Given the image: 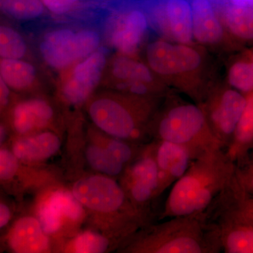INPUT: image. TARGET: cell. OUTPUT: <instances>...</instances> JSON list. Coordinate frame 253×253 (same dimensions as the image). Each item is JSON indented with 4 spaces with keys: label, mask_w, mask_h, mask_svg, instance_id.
I'll list each match as a JSON object with an SVG mask.
<instances>
[{
    "label": "cell",
    "mask_w": 253,
    "mask_h": 253,
    "mask_svg": "<svg viewBox=\"0 0 253 253\" xmlns=\"http://www.w3.org/2000/svg\"><path fill=\"white\" fill-rule=\"evenodd\" d=\"M235 171V164L222 148L199 155L173 184L158 221L206 212L229 185Z\"/></svg>",
    "instance_id": "1"
},
{
    "label": "cell",
    "mask_w": 253,
    "mask_h": 253,
    "mask_svg": "<svg viewBox=\"0 0 253 253\" xmlns=\"http://www.w3.org/2000/svg\"><path fill=\"white\" fill-rule=\"evenodd\" d=\"M118 251L134 253H218L217 230L207 212L168 218L141 226Z\"/></svg>",
    "instance_id": "2"
},
{
    "label": "cell",
    "mask_w": 253,
    "mask_h": 253,
    "mask_svg": "<svg viewBox=\"0 0 253 253\" xmlns=\"http://www.w3.org/2000/svg\"><path fill=\"white\" fill-rule=\"evenodd\" d=\"M159 99L123 92L101 93L88 100L86 111L101 132L146 144L151 141L150 126L159 109Z\"/></svg>",
    "instance_id": "3"
},
{
    "label": "cell",
    "mask_w": 253,
    "mask_h": 253,
    "mask_svg": "<svg viewBox=\"0 0 253 253\" xmlns=\"http://www.w3.org/2000/svg\"><path fill=\"white\" fill-rule=\"evenodd\" d=\"M72 194L99 214L106 234L125 241L145 226L117 179L99 173L83 176L73 184Z\"/></svg>",
    "instance_id": "4"
},
{
    "label": "cell",
    "mask_w": 253,
    "mask_h": 253,
    "mask_svg": "<svg viewBox=\"0 0 253 253\" xmlns=\"http://www.w3.org/2000/svg\"><path fill=\"white\" fill-rule=\"evenodd\" d=\"M150 137L184 146L195 158L208 150L222 148L208 126L204 111L190 103L158 109L150 126Z\"/></svg>",
    "instance_id": "5"
},
{
    "label": "cell",
    "mask_w": 253,
    "mask_h": 253,
    "mask_svg": "<svg viewBox=\"0 0 253 253\" xmlns=\"http://www.w3.org/2000/svg\"><path fill=\"white\" fill-rule=\"evenodd\" d=\"M120 184L145 225L152 221L158 194V174L151 141L145 145L137 158L126 166Z\"/></svg>",
    "instance_id": "6"
},
{
    "label": "cell",
    "mask_w": 253,
    "mask_h": 253,
    "mask_svg": "<svg viewBox=\"0 0 253 253\" xmlns=\"http://www.w3.org/2000/svg\"><path fill=\"white\" fill-rule=\"evenodd\" d=\"M101 38L92 30L59 28L46 33L40 42L44 62L56 70L67 69L99 48Z\"/></svg>",
    "instance_id": "7"
},
{
    "label": "cell",
    "mask_w": 253,
    "mask_h": 253,
    "mask_svg": "<svg viewBox=\"0 0 253 253\" xmlns=\"http://www.w3.org/2000/svg\"><path fill=\"white\" fill-rule=\"evenodd\" d=\"M246 104V96L234 89H227L211 94L204 103L198 104L202 109L211 131L225 149Z\"/></svg>",
    "instance_id": "8"
},
{
    "label": "cell",
    "mask_w": 253,
    "mask_h": 253,
    "mask_svg": "<svg viewBox=\"0 0 253 253\" xmlns=\"http://www.w3.org/2000/svg\"><path fill=\"white\" fill-rule=\"evenodd\" d=\"M107 64V56L104 49L99 48L71 66L61 83L63 99L72 106L87 102L99 85Z\"/></svg>",
    "instance_id": "9"
},
{
    "label": "cell",
    "mask_w": 253,
    "mask_h": 253,
    "mask_svg": "<svg viewBox=\"0 0 253 253\" xmlns=\"http://www.w3.org/2000/svg\"><path fill=\"white\" fill-rule=\"evenodd\" d=\"M146 56L151 71L164 76L191 72L202 62L201 54L194 48L165 41H156L148 44Z\"/></svg>",
    "instance_id": "10"
},
{
    "label": "cell",
    "mask_w": 253,
    "mask_h": 253,
    "mask_svg": "<svg viewBox=\"0 0 253 253\" xmlns=\"http://www.w3.org/2000/svg\"><path fill=\"white\" fill-rule=\"evenodd\" d=\"M54 118V109L46 100L16 99L6 110L2 122L10 136H25L42 131Z\"/></svg>",
    "instance_id": "11"
},
{
    "label": "cell",
    "mask_w": 253,
    "mask_h": 253,
    "mask_svg": "<svg viewBox=\"0 0 253 253\" xmlns=\"http://www.w3.org/2000/svg\"><path fill=\"white\" fill-rule=\"evenodd\" d=\"M111 72L118 81L123 93L144 97H160V89L154 85V72L149 66L121 54L113 61Z\"/></svg>",
    "instance_id": "12"
},
{
    "label": "cell",
    "mask_w": 253,
    "mask_h": 253,
    "mask_svg": "<svg viewBox=\"0 0 253 253\" xmlns=\"http://www.w3.org/2000/svg\"><path fill=\"white\" fill-rule=\"evenodd\" d=\"M158 174V196L180 179L195 159L190 150L169 141L151 140Z\"/></svg>",
    "instance_id": "13"
},
{
    "label": "cell",
    "mask_w": 253,
    "mask_h": 253,
    "mask_svg": "<svg viewBox=\"0 0 253 253\" xmlns=\"http://www.w3.org/2000/svg\"><path fill=\"white\" fill-rule=\"evenodd\" d=\"M3 249L14 253H45L49 251L47 234L38 218L23 215L12 221L0 237Z\"/></svg>",
    "instance_id": "14"
},
{
    "label": "cell",
    "mask_w": 253,
    "mask_h": 253,
    "mask_svg": "<svg viewBox=\"0 0 253 253\" xmlns=\"http://www.w3.org/2000/svg\"><path fill=\"white\" fill-rule=\"evenodd\" d=\"M6 146L23 165L43 162L53 157L61 146L59 136L51 131H40L25 136H10Z\"/></svg>",
    "instance_id": "15"
},
{
    "label": "cell",
    "mask_w": 253,
    "mask_h": 253,
    "mask_svg": "<svg viewBox=\"0 0 253 253\" xmlns=\"http://www.w3.org/2000/svg\"><path fill=\"white\" fill-rule=\"evenodd\" d=\"M149 26L145 13L139 9L129 11L118 18L111 32L112 45L118 52L126 56L135 54Z\"/></svg>",
    "instance_id": "16"
},
{
    "label": "cell",
    "mask_w": 253,
    "mask_h": 253,
    "mask_svg": "<svg viewBox=\"0 0 253 253\" xmlns=\"http://www.w3.org/2000/svg\"><path fill=\"white\" fill-rule=\"evenodd\" d=\"M194 40L204 44L219 42L224 29L211 0H191Z\"/></svg>",
    "instance_id": "17"
},
{
    "label": "cell",
    "mask_w": 253,
    "mask_h": 253,
    "mask_svg": "<svg viewBox=\"0 0 253 253\" xmlns=\"http://www.w3.org/2000/svg\"><path fill=\"white\" fill-rule=\"evenodd\" d=\"M164 20L169 34L178 43L188 44L194 40L193 16L189 0H163Z\"/></svg>",
    "instance_id": "18"
},
{
    "label": "cell",
    "mask_w": 253,
    "mask_h": 253,
    "mask_svg": "<svg viewBox=\"0 0 253 253\" xmlns=\"http://www.w3.org/2000/svg\"><path fill=\"white\" fill-rule=\"evenodd\" d=\"M226 154L238 167L244 162L253 150V91L246 96V104Z\"/></svg>",
    "instance_id": "19"
},
{
    "label": "cell",
    "mask_w": 253,
    "mask_h": 253,
    "mask_svg": "<svg viewBox=\"0 0 253 253\" xmlns=\"http://www.w3.org/2000/svg\"><path fill=\"white\" fill-rule=\"evenodd\" d=\"M0 74L14 93L31 90L37 80L36 67L26 59H0Z\"/></svg>",
    "instance_id": "20"
},
{
    "label": "cell",
    "mask_w": 253,
    "mask_h": 253,
    "mask_svg": "<svg viewBox=\"0 0 253 253\" xmlns=\"http://www.w3.org/2000/svg\"><path fill=\"white\" fill-rule=\"evenodd\" d=\"M23 163L13 154L6 144L0 148V187L8 194L19 191L25 177Z\"/></svg>",
    "instance_id": "21"
},
{
    "label": "cell",
    "mask_w": 253,
    "mask_h": 253,
    "mask_svg": "<svg viewBox=\"0 0 253 253\" xmlns=\"http://www.w3.org/2000/svg\"><path fill=\"white\" fill-rule=\"evenodd\" d=\"M63 208L62 190L46 196L38 208V220L47 235L59 232L66 220Z\"/></svg>",
    "instance_id": "22"
},
{
    "label": "cell",
    "mask_w": 253,
    "mask_h": 253,
    "mask_svg": "<svg viewBox=\"0 0 253 253\" xmlns=\"http://www.w3.org/2000/svg\"><path fill=\"white\" fill-rule=\"evenodd\" d=\"M85 158L89 166L96 172L115 179L121 177L126 168L104 146L96 142L86 146Z\"/></svg>",
    "instance_id": "23"
},
{
    "label": "cell",
    "mask_w": 253,
    "mask_h": 253,
    "mask_svg": "<svg viewBox=\"0 0 253 253\" xmlns=\"http://www.w3.org/2000/svg\"><path fill=\"white\" fill-rule=\"evenodd\" d=\"M223 17L231 34L240 39L253 40V8L229 4L224 8Z\"/></svg>",
    "instance_id": "24"
},
{
    "label": "cell",
    "mask_w": 253,
    "mask_h": 253,
    "mask_svg": "<svg viewBox=\"0 0 253 253\" xmlns=\"http://www.w3.org/2000/svg\"><path fill=\"white\" fill-rule=\"evenodd\" d=\"M123 241L109 234L86 231L79 234L68 246L70 252L102 253L119 248Z\"/></svg>",
    "instance_id": "25"
},
{
    "label": "cell",
    "mask_w": 253,
    "mask_h": 253,
    "mask_svg": "<svg viewBox=\"0 0 253 253\" xmlns=\"http://www.w3.org/2000/svg\"><path fill=\"white\" fill-rule=\"evenodd\" d=\"M28 44L17 28L0 21V59H26Z\"/></svg>",
    "instance_id": "26"
},
{
    "label": "cell",
    "mask_w": 253,
    "mask_h": 253,
    "mask_svg": "<svg viewBox=\"0 0 253 253\" xmlns=\"http://www.w3.org/2000/svg\"><path fill=\"white\" fill-rule=\"evenodd\" d=\"M41 0H0V14L18 21L36 19L42 15Z\"/></svg>",
    "instance_id": "27"
},
{
    "label": "cell",
    "mask_w": 253,
    "mask_h": 253,
    "mask_svg": "<svg viewBox=\"0 0 253 253\" xmlns=\"http://www.w3.org/2000/svg\"><path fill=\"white\" fill-rule=\"evenodd\" d=\"M228 81L233 89L241 93L253 91V61H239L231 66Z\"/></svg>",
    "instance_id": "28"
},
{
    "label": "cell",
    "mask_w": 253,
    "mask_h": 253,
    "mask_svg": "<svg viewBox=\"0 0 253 253\" xmlns=\"http://www.w3.org/2000/svg\"><path fill=\"white\" fill-rule=\"evenodd\" d=\"M7 192L0 187V237L14 221L15 206Z\"/></svg>",
    "instance_id": "29"
},
{
    "label": "cell",
    "mask_w": 253,
    "mask_h": 253,
    "mask_svg": "<svg viewBox=\"0 0 253 253\" xmlns=\"http://www.w3.org/2000/svg\"><path fill=\"white\" fill-rule=\"evenodd\" d=\"M234 180L241 189L253 192V156L236 167Z\"/></svg>",
    "instance_id": "30"
},
{
    "label": "cell",
    "mask_w": 253,
    "mask_h": 253,
    "mask_svg": "<svg viewBox=\"0 0 253 253\" xmlns=\"http://www.w3.org/2000/svg\"><path fill=\"white\" fill-rule=\"evenodd\" d=\"M44 7L55 14H63L72 9L78 0H41Z\"/></svg>",
    "instance_id": "31"
},
{
    "label": "cell",
    "mask_w": 253,
    "mask_h": 253,
    "mask_svg": "<svg viewBox=\"0 0 253 253\" xmlns=\"http://www.w3.org/2000/svg\"><path fill=\"white\" fill-rule=\"evenodd\" d=\"M15 97L14 92L6 85L1 74H0V119L4 116L5 111L14 102Z\"/></svg>",
    "instance_id": "32"
},
{
    "label": "cell",
    "mask_w": 253,
    "mask_h": 253,
    "mask_svg": "<svg viewBox=\"0 0 253 253\" xmlns=\"http://www.w3.org/2000/svg\"><path fill=\"white\" fill-rule=\"evenodd\" d=\"M10 137L9 131L2 121H0V148L7 143Z\"/></svg>",
    "instance_id": "33"
},
{
    "label": "cell",
    "mask_w": 253,
    "mask_h": 253,
    "mask_svg": "<svg viewBox=\"0 0 253 253\" xmlns=\"http://www.w3.org/2000/svg\"><path fill=\"white\" fill-rule=\"evenodd\" d=\"M229 4L253 8V0H229Z\"/></svg>",
    "instance_id": "34"
},
{
    "label": "cell",
    "mask_w": 253,
    "mask_h": 253,
    "mask_svg": "<svg viewBox=\"0 0 253 253\" xmlns=\"http://www.w3.org/2000/svg\"><path fill=\"white\" fill-rule=\"evenodd\" d=\"M3 251H4V249H3L2 246H1V242H0V253L2 252Z\"/></svg>",
    "instance_id": "35"
},
{
    "label": "cell",
    "mask_w": 253,
    "mask_h": 253,
    "mask_svg": "<svg viewBox=\"0 0 253 253\" xmlns=\"http://www.w3.org/2000/svg\"><path fill=\"white\" fill-rule=\"evenodd\" d=\"M251 60H252V61H253V57H252V59H251Z\"/></svg>",
    "instance_id": "36"
}]
</instances>
